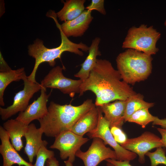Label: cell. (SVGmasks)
I'll list each match as a JSON object with an SVG mask.
<instances>
[{"label":"cell","mask_w":166,"mask_h":166,"mask_svg":"<svg viewBox=\"0 0 166 166\" xmlns=\"http://www.w3.org/2000/svg\"><path fill=\"white\" fill-rule=\"evenodd\" d=\"M122 80L118 70L105 59H97L87 79L81 84L79 96L90 91L96 96L95 104L99 107L116 100L126 101L136 93Z\"/></svg>","instance_id":"cell-1"},{"label":"cell","mask_w":166,"mask_h":166,"mask_svg":"<svg viewBox=\"0 0 166 166\" xmlns=\"http://www.w3.org/2000/svg\"><path fill=\"white\" fill-rule=\"evenodd\" d=\"M95 106L91 99L77 106L71 104L61 105L51 101L46 114L38 120L39 128L46 136L55 137L64 131L70 130L82 116Z\"/></svg>","instance_id":"cell-2"},{"label":"cell","mask_w":166,"mask_h":166,"mask_svg":"<svg viewBox=\"0 0 166 166\" xmlns=\"http://www.w3.org/2000/svg\"><path fill=\"white\" fill-rule=\"evenodd\" d=\"M57 17L56 15L51 17L55 22L60 31L61 43L59 46L56 48H48L44 46L42 41L37 39L33 44L28 46V54L35 59V62L32 72L27 77L28 80L34 82H37L35 79L36 73L39 66L42 63L47 62L50 66L53 67L55 65V60L57 58L61 59V55L64 52H69L81 56L84 55L82 51L89 52V47L86 44L81 42L75 43L68 39L61 30Z\"/></svg>","instance_id":"cell-3"},{"label":"cell","mask_w":166,"mask_h":166,"mask_svg":"<svg viewBox=\"0 0 166 166\" xmlns=\"http://www.w3.org/2000/svg\"><path fill=\"white\" fill-rule=\"evenodd\" d=\"M152 60L151 56L129 49L120 53L116 61L122 80L128 84L133 85L144 80L150 75Z\"/></svg>","instance_id":"cell-4"},{"label":"cell","mask_w":166,"mask_h":166,"mask_svg":"<svg viewBox=\"0 0 166 166\" xmlns=\"http://www.w3.org/2000/svg\"><path fill=\"white\" fill-rule=\"evenodd\" d=\"M160 36V33L153 26L147 27V25L142 24L138 27L132 26L128 30L122 47L142 52L151 56L159 50L156 45Z\"/></svg>","instance_id":"cell-5"},{"label":"cell","mask_w":166,"mask_h":166,"mask_svg":"<svg viewBox=\"0 0 166 166\" xmlns=\"http://www.w3.org/2000/svg\"><path fill=\"white\" fill-rule=\"evenodd\" d=\"M99 119L96 127L87 133L90 138H98L101 139L105 144H108L113 148L117 156V160L130 161L136 158V154L127 150L119 145L115 140L110 130L109 122L104 118L99 107Z\"/></svg>","instance_id":"cell-6"},{"label":"cell","mask_w":166,"mask_h":166,"mask_svg":"<svg viewBox=\"0 0 166 166\" xmlns=\"http://www.w3.org/2000/svg\"><path fill=\"white\" fill-rule=\"evenodd\" d=\"M22 80L24 84L23 89L15 94L12 104L6 108H0V115L2 120H7L18 113L25 111L34 94L42 87L37 82L28 80L26 75Z\"/></svg>","instance_id":"cell-7"},{"label":"cell","mask_w":166,"mask_h":166,"mask_svg":"<svg viewBox=\"0 0 166 166\" xmlns=\"http://www.w3.org/2000/svg\"><path fill=\"white\" fill-rule=\"evenodd\" d=\"M63 68L57 66L52 69L41 81L42 87L46 89H56L63 93L73 97L76 93H80V86L83 81L66 77L63 75Z\"/></svg>","instance_id":"cell-8"},{"label":"cell","mask_w":166,"mask_h":166,"mask_svg":"<svg viewBox=\"0 0 166 166\" xmlns=\"http://www.w3.org/2000/svg\"><path fill=\"white\" fill-rule=\"evenodd\" d=\"M89 140L87 138L77 135L70 130H67L55 137L53 143L49 148L59 150L61 159L68 158V160L73 163L77 152Z\"/></svg>","instance_id":"cell-9"},{"label":"cell","mask_w":166,"mask_h":166,"mask_svg":"<svg viewBox=\"0 0 166 166\" xmlns=\"http://www.w3.org/2000/svg\"><path fill=\"white\" fill-rule=\"evenodd\" d=\"M76 156L83 161L85 166H97L104 160L117 159L115 151L106 147L104 141L98 138H93L92 143L86 151L78 150Z\"/></svg>","instance_id":"cell-10"},{"label":"cell","mask_w":166,"mask_h":166,"mask_svg":"<svg viewBox=\"0 0 166 166\" xmlns=\"http://www.w3.org/2000/svg\"><path fill=\"white\" fill-rule=\"evenodd\" d=\"M124 148L137 154L138 160L141 164L145 162L144 156L151 149L164 147L161 139L154 134L146 132L137 137L128 139L120 145Z\"/></svg>","instance_id":"cell-11"},{"label":"cell","mask_w":166,"mask_h":166,"mask_svg":"<svg viewBox=\"0 0 166 166\" xmlns=\"http://www.w3.org/2000/svg\"><path fill=\"white\" fill-rule=\"evenodd\" d=\"M50 95V93L47 94L46 89L42 87L40 96L28 105L25 111L20 112L16 119L29 125L32 121L43 118L48 112L47 103Z\"/></svg>","instance_id":"cell-12"},{"label":"cell","mask_w":166,"mask_h":166,"mask_svg":"<svg viewBox=\"0 0 166 166\" xmlns=\"http://www.w3.org/2000/svg\"><path fill=\"white\" fill-rule=\"evenodd\" d=\"M0 153L3 160L2 166H12L17 164L19 166H34L23 159L17 152L10 141L9 136L3 127L0 126Z\"/></svg>","instance_id":"cell-13"},{"label":"cell","mask_w":166,"mask_h":166,"mask_svg":"<svg viewBox=\"0 0 166 166\" xmlns=\"http://www.w3.org/2000/svg\"><path fill=\"white\" fill-rule=\"evenodd\" d=\"M91 12L89 10H85L75 18L60 24L63 32L67 37L82 36L89 28L93 19Z\"/></svg>","instance_id":"cell-14"},{"label":"cell","mask_w":166,"mask_h":166,"mask_svg":"<svg viewBox=\"0 0 166 166\" xmlns=\"http://www.w3.org/2000/svg\"><path fill=\"white\" fill-rule=\"evenodd\" d=\"M43 133L42 130L37 128L34 124L31 123L28 125L24 136L26 141L24 152L31 163L40 148L46 147L48 144L46 141L42 139Z\"/></svg>","instance_id":"cell-15"},{"label":"cell","mask_w":166,"mask_h":166,"mask_svg":"<svg viewBox=\"0 0 166 166\" xmlns=\"http://www.w3.org/2000/svg\"><path fill=\"white\" fill-rule=\"evenodd\" d=\"M110 127L115 126L122 128L124 122L125 101L116 100L112 103L105 104L99 107Z\"/></svg>","instance_id":"cell-16"},{"label":"cell","mask_w":166,"mask_h":166,"mask_svg":"<svg viewBox=\"0 0 166 166\" xmlns=\"http://www.w3.org/2000/svg\"><path fill=\"white\" fill-rule=\"evenodd\" d=\"M28 125L16 119H11L3 124V127L7 133L11 144L17 151L23 147L22 138L25 136Z\"/></svg>","instance_id":"cell-17"},{"label":"cell","mask_w":166,"mask_h":166,"mask_svg":"<svg viewBox=\"0 0 166 166\" xmlns=\"http://www.w3.org/2000/svg\"><path fill=\"white\" fill-rule=\"evenodd\" d=\"M99 119L98 107L95 106L82 116L70 129L73 132L83 136L97 126Z\"/></svg>","instance_id":"cell-18"},{"label":"cell","mask_w":166,"mask_h":166,"mask_svg":"<svg viewBox=\"0 0 166 166\" xmlns=\"http://www.w3.org/2000/svg\"><path fill=\"white\" fill-rule=\"evenodd\" d=\"M100 41L101 38L99 37L95 38L93 40L89 47L88 55L81 64L80 70L74 75V77L79 78L83 82L87 79L91 71L95 66L97 57L101 55L99 49Z\"/></svg>","instance_id":"cell-19"},{"label":"cell","mask_w":166,"mask_h":166,"mask_svg":"<svg viewBox=\"0 0 166 166\" xmlns=\"http://www.w3.org/2000/svg\"><path fill=\"white\" fill-rule=\"evenodd\" d=\"M85 0H69L64 2L62 8L56 13L61 21L72 20L80 15L85 10Z\"/></svg>","instance_id":"cell-20"},{"label":"cell","mask_w":166,"mask_h":166,"mask_svg":"<svg viewBox=\"0 0 166 166\" xmlns=\"http://www.w3.org/2000/svg\"><path fill=\"white\" fill-rule=\"evenodd\" d=\"M26 75L24 68L16 70H11L7 72L0 73V105H5L4 101V93L7 86L14 81H18L22 80Z\"/></svg>","instance_id":"cell-21"},{"label":"cell","mask_w":166,"mask_h":166,"mask_svg":"<svg viewBox=\"0 0 166 166\" xmlns=\"http://www.w3.org/2000/svg\"><path fill=\"white\" fill-rule=\"evenodd\" d=\"M154 105V103L144 101L142 95L140 94L131 96L125 101L124 122L127 121L128 118L138 110L144 108L149 109Z\"/></svg>","instance_id":"cell-22"},{"label":"cell","mask_w":166,"mask_h":166,"mask_svg":"<svg viewBox=\"0 0 166 166\" xmlns=\"http://www.w3.org/2000/svg\"><path fill=\"white\" fill-rule=\"evenodd\" d=\"M155 116L148 111V109L144 108L136 112L128 119L127 121L136 123L145 128L149 123L153 122Z\"/></svg>","instance_id":"cell-23"},{"label":"cell","mask_w":166,"mask_h":166,"mask_svg":"<svg viewBox=\"0 0 166 166\" xmlns=\"http://www.w3.org/2000/svg\"><path fill=\"white\" fill-rule=\"evenodd\" d=\"M162 147L157 148L155 152H148L145 155L150 160L151 166H157L160 164L166 166L165 151Z\"/></svg>","instance_id":"cell-24"},{"label":"cell","mask_w":166,"mask_h":166,"mask_svg":"<svg viewBox=\"0 0 166 166\" xmlns=\"http://www.w3.org/2000/svg\"><path fill=\"white\" fill-rule=\"evenodd\" d=\"M36 160L34 166H44L45 162L50 158L53 157V151L48 149L46 147H41L36 155Z\"/></svg>","instance_id":"cell-25"},{"label":"cell","mask_w":166,"mask_h":166,"mask_svg":"<svg viewBox=\"0 0 166 166\" xmlns=\"http://www.w3.org/2000/svg\"><path fill=\"white\" fill-rule=\"evenodd\" d=\"M111 132L115 140L118 144H122L128 138L125 133L120 127L113 126L110 127Z\"/></svg>","instance_id":"cell-26"},{"label":"cell","mask_w":166,"mask_h":166,"mask_svg":"<svg viewBox=\"0 0 166 166\" xmlns=\"http://www.w3.org/2000/svg\"><path fill=\"white\" fill-rule=\"evenodd\" d=\"M104 0H92L91 3L86 9L90 11L96 10L101 14L105 15L106 12L104 6Z\"/></svg>","instance_id":"cell-27"},{"label":"cell","mask_w":166,"mask_h":166,"mask_svg":"<svg viewBox=\"0 0 166 166\" xmlns=\"http://www.w3.org/2000/svg\"><path fill=\"white\" fill-rule=\"evenodd\" d=\"M105 160L107 162L113 164L114 166H132L129 164L130 161H120L110 159H107Z\"/></svg>","instance_id":"cell-28"},{"label":"cell","mask_w":166,"mask_h":166,"mask_svg":"<svg viewBox=\"0 0 166 166\" xmlns=\"http://www.w3.org/2000/svg\"><path fill=\"white\" fill-rule=\"evenodd\" d=\"M0 72H7L12 69L3 59L0 53Z\"/></svg>","instance_id":"cell-29"},{"label":"cell","mask_w":166,"mask_h":166,"mask_svg":"<svg viewBox=\"0 0 166 166\" xmlns=\"http://www.w3.org/2000/svg\"><path fill=\"white\" fill-rule=\"evenodd\" d=\"M152 124L159 125L163 128H166V119H160L158 117L155 116Z\"/></svg>","instance_id":"cell-30"},{"label":"cell","mask_w":166,"mask_h":166,"mask_svg":"<svg viewBox=\"0 0 166 166\" xmlns=\"http://www.w3.org/2000/svg\"><path fill=\"white\" fill-rule=\"evenodd\" d=\"M157 130L161 135V139L164 147L166 148V128H158Z\"/></svg>","instance_id":"cell-31"},{"label":"cell","mask_w":166,"mask_h":166,"mask_svg":"<svg viewBox=\"0 0 166 166\" xmlns=\"http://www.w3.org/2000/svg\"><path fill=\"white\" fill-rule=\"evenodd\" d=\"M46 166H59L58 161L54 156L48 159L46 161Z\"/></svg>","instance_id":"cell-32"},{"label":"cell","mask_w":166,"mask_h":166,"mask_svg":"<svg viewBox=\"0 0 166 166\" xmlns=\"http://www.w3.org/2000/svg\"><path fill=\"white\" fill-rule=\"evenodd\" d=\"M64 163H65V166H73V163L68 160L64 161Z\"/></svg>","instance_id":"cell-33"},{"label":"cell","mask_w":166,"mask_h":166,"mask_svg":"<svg viewBox=\"0 0 166 166\" xmlns=\"http://www.w3.org/2000/svg\"><path fill=\"white\" fill-rule=\"evenodd\" d=\"M107 166H114L113 165L111 164V163L107 162Z\"/></svg>","instance_id":"cell-34"},{"label":"cell","mask_w":166,"mask_h":166,"mask_svg":"<svg viewBox=\"0 0 166 166\" xmlns=\"http://www.w3.org/2000/svg\"><path fill=\"white\" fill-rule=\"evenodd\" d=\"M164 24L165 26L166 27V19L165 20V22H164Z\"/></svg>","instance_id":"cell-35"}]
</instances>
